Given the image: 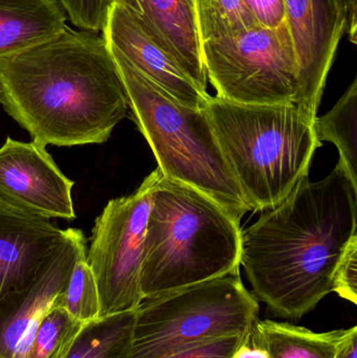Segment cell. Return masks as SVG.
<instances>
[{
    "label": "cell",
    "mask_w": 357,
    "mask_h": 358,
    "mask_svg": "<svg viewBox=\"0 0 357 358\" xmlns=\"http://www.w3.org/2000/svg\"><path fill=\"white\" fill-rule=\"evenodd\" d=\"M357 187L342 164L308 176L284 200L241 229L240 265L254 296L275 315L299 320L333 292L337 264L357 237Z\"/></svg>",
    "instance_id": "1"
},
{
    "label": "cell",
    "mask_w": 357,
    "mask_h": 358,
    "mask_svg": "<svg viewBox=\"0 0 357 358\" xmlns=\"http://www.w3.org/2000/svg\"><path fill=\"white\" fill-rule=\"evenodd\" d=\"M0 104L43 147L104 144L128 109L103 35L68 27L44 43L0 58Z\"/></svg>",
    "instance_id": "2"
},
{
    "label": "cell",
    "mask_w": 357,
    "mask_h": 358,
    "mask_svg": "<svg viewBox=\"0 0 357 358\" xmlns=\"http://www.w3.org/2000/svg\"><path fill=\"white\" fill-rule=\"evenodd\" d=\"M240 248V219L159 170L145 236L144 299L238 273Z\"/></svg>",
    "instance_id": "3"
},
{
    "label": "cell",
    "mask_w": 357,
    "mask_h": 358,
    "mask_svg": "<svg viewBox=\"0 0 357 358\" xmlns=\"http://www.w3.org/2000/svg\"><path fill=\"white\" fill-rule=\"evenodd\" d=\"M249 210L274 208L304 176L322 143L295 104L253 105L209 96L205 106Z\"/></svg>",
    "instance_id": "4"
},
{
    "label": "cell",
    "mask_w": 357,
    "mask_h": 358,
    "mask_svg": "<svg viewBox=\"0 0 357 358\" xmlns=\"http://www.w3.org/2000/svg\"><path fill=\"white\" fill-rule=\"evenodd\" d=\"M127 94L134 123L166 178L201 189L235 217L249 208L226 163L203 108L178 102L108 48Z\"/></svg>",
    "instance_id": "5"
},
{
    "label": "cell",
    "mask_w": 357,
    "mask_h": 358,
    "mask_svg": "<svg viewBox=\"0 0 357 358\" xmlns=\"http://www.w3.org/2000/svg\"><path fill=\"white\" fill-rule=\"evenodd\" d=\"M259 303L240 273L147 298L134 310L128 358H166L203 343L247 334Z\"/></svg>",
    "instance_id": "6"
},
{
    "label": "cell",
    "mask_w": 357,
    "mask_h": 358,
    "mask_svg": "<svg viewBox=\"0 0 357 358\" xmlns=\"http://www.w3.org/2000/svg\"><path fill=\"white\" fill-rule=\"evenodd\" d=\"M203 64L217 96L241 104H295L299 66L286 21L205 42Z\"/></svg>",
    "instance_id": "7"
},
{
    "label": "cell",
    "mask_w": 357,
    "mask_h": 358,
    "mask_svg": "<svg viewBox=\"0 0 357 358\" xmlns=\"http://www.w3.org/2000/svg\"><path fill=\"white\" fill-rule=\"evenodd\" d=\"M159 169L131 195L110 200L96 219L86 261L102 306V319L136 310L144 300L140 275L145 236Z\"/></svg>",
    "instance_id": "8"
},
{
    "label": "cell",
    "mask_w": 357,
    "mask_h": 358,
    "mask_svg": "<svg viewBox=\"0 0 357 358\" xmlns=\"http://www.w3.org/2000/svg\"><path fill=\"white\" fill-rule=\"evenodd\" d=\"M284 12L299 66L295 105L314 121L345 34V12L340 0H284Z\"/></svg>",
    "instance_id": "9"
},
{
    "label": "cell",
    "mask_w": 357,
    "mask_h": 358,
    "mask_svg": "<svg viewBox=\"0 0 357 358\" xmlns=\"http://www.w3.org/2000/svg\"><path fill=\"white\" fill-rule=\"evenodd\" d=\"M45 147L6 138L0 147V202L41 218H75L71 189Z\"/></svg>",
    "instance_id": "10"
},
{
    "label": "cell",
    "mask_w": 357,
    "mask_h": 358,
    "mask_svg": "<svg viewBox=\"0 0 357 358\" xmlns=\"http://www.w3.org/2000/svg\"><path fill=\"white\" fill-rule=\"evenodd\" d=\"M67 229L66 239L39 277L0 308V358H27L40 323L66 286L78 257L86 250L83 233Z\"/></svg>",
    "instance_id": "11"
},
{
    "label": "cell",
    "mask_w": 357,
    "mask_h": 358,
    "mask_svg": "<svg viewBox=\"0 0 357 358\" xmlns=\"http://www.w3.org/2000/svg\"><path fill=\"white\" fill-rule=\"evenodd\" d=\"M67 234L48 219L0 202V308L35 282Z\"/></svg>",
    "instance_id": "12"
},
{
    "label": "cell",
    "mask_w": 357,
    "mask_h": 358,
    "mask_svg": "<svg viewBox=\"0 0 357 358\" xmlns=\"http://www.w3.org/2000/svg\"><path fill=\"white\" fill-rule=\"evenodd\" d=\"M102 35L108 48L117 50L134 69L178 102L203 108L210 94L199 90L131 10L111 4Z\"/></svg>",
    "instance_id": "13"
},
{
    "label": "cell",
    "mask_w": 357,
    "mask_h": 358,
    "mask_svg": "<svg viewBox=\"0 0 357 358\" xmlns=\"http://www.w3.org/2000/svg\"><path fill=\"white\" fill-rule=\"evenodd\" d=\"M112 3L131 10L199 90L207 94L195 0H112Z\"/></svg>",
    "instance_id": "14"
},
{
    "label": "cell",
    "mask_w": 357,
    "mask_h": 358,
    "mask_svg": "<svg viewBox=\"0 0 357 358\" xmlns=\"http://www.w3.org/2000/svg\"><path fill=\"white\" fill-rule=\"evenodd\" d=\"M67 19L57 0H0V58L52 39Z\"/></svg>",
    "instance_id": "15"
},
{
    "label": "cell",
    "mask_w": 357,
    "mask_h": 358,
    "mask_svg": "<svg viewBox=\"0 0 357 358\" xmlns=\"http://www.w3.org/2000/svg\"><path fill=\"white\" fill-rule=\"evenodd\" d=\"M357 334V327L314 332L301 326L258 320L252 338L270 358H337L342 347Z\"/></svg>",
    "instance_id": "16"
},
{
    "label": "cell",
    "mask_w": 357,
    "mask_h": 358,
    "mask_svg": "<svg viewBox=\"0 0 357 358\" xmlns=\"http://www.w3.org/2000/svg\"><path fill=\"white\" fill-rule=\"evenodd\" d=\"M316 138L333 143L340 153L343 166L352 185L357 187V78L333 109L314 122Z\"/></svg>",
    "instance_id": "17"
},
{
    "label": "cell",
    "mask_w": 357,
    "mask_h": 358,
    "mask_svg": "<svg viewBox=\"0 0 357 358\" xmlns=\"http://www.w3.org/2000/svg\"><path fill=\"white\" fill-rule=\"evenodd\" d=\"M133 323L134 310L89 324L67 358H128Z\"/></svg>",
    "instance_id": "18"
},
{
    "label": "cell",
    "mask_w": 357,
    "mask_h": 358,
    "mask_svg": "<svg viewBox=\"0 0 357 358\" xmlns=\"http://www.w3.org/2000/svg\"><path fill=\"white\" fill-rule=\"evenodd\" d=\"M195 14L201 45L259 25L245 0H195Z\"/></svg>",
    "instance_id": "19"
},
{
    "label": "cell",
    "mask_w": 357,
    "mask_h": 358,
    "mask_svg": "<svg viewBox=\"0 0 357 358\" xmlns=\"http://www.w3.org/2000/svg\"><path fill=\"white\" fill-rule=\"evenodd\" d=\"M86 252L83 250L78 257L56 304L71 319L83 325H89L102 320V306L96 278L86 261Z\"/></svg>",
    "instance_id": "20"
},
{
    "label": "cell",
    "mask_w": 357,
    "mask_h": 358,
    "mask_svg": "<svg viewBox=\"0 0 357 358\" xmlns=\"http://www.w3.org/2000/svg\"><path fill=\"white\" fill-rule=\"evenodd\" d=\"M87 325L71 319L54 302L36 332L27 358H67Z\"/></svg>",
    "instance_id": "21"
},
{
    "label": "cell",
    "mask_w": 357,
    "mask_h": 358,
    "mask_svg": "<svg viewBox=\"0 0 357 358\" xmlns=\"http://www.w3.org/2000/svg\"><path fill=\"white\" fill-rule=\"evenodd\" d=\"M67 18L82 31L102 33L112 0H57Z\"/></svg>",
    "instance_id": "22"
},
{
    "label": "cell",
    "mask_w": 357,
    "mask_h": 358,
    "mask_svg": "<svg viewBox=\"0 0 357 358\" xmlns=\"http://www.w3.org/2000/svg\"><path fill=\"white\" fill-rule=\"evenodd\" d=\"M333 292L357 304V237L350 242L342 256L333 280Z\"/></svg>",
    "instance_id": "23"
},
{
    "label": "cell",
    "mask_w": 357,
    "mask_h": 358,
    "mask_svg": "<svg viewBox=\"0 0 357 358\" xmlns=\"http://www.w3.org/2000/svg\"><path fill=\"white\" fill-rule=\"evenodd\" d=\"M251 332L203 343L166 358H232Z\"/></svg>",
    "instance_id": "24"
},
{
    "label": "cell",
    "mask_w": 357,
    "mask_h": 358,
    "mask_svg": "<svg viewBox=\"0 0 357 358\" xmlns=\"http://www.w3.org/2000/svg\"><path fill=\"white\" fill-rule=\"evenodd\" d=\"M258 24L278 27L285 21L284 0H245Z\"/></svg>",
    "instance_id": "25"
},
{
    "label": "cell",
    "mask_w": 357,
    "mask_h": 358,
    "mask_svg": "<svg viewBox=\"0 0 357 358\" xmlns=\"http://www.w3.org/2000/svg\"><path fill=\"white\" fill-rule=\"evenodd\" d=\"M346 16L345 34L351 43L357 41V0H340Z\"/></svg>",
    "instance_id": "26"
},
{
    "label": "cell",
    "mask_w": 357,
    "mask_h": 358,
    "mask_svg": "<svg viewBox=\"0 0 357 358\" xmlns=\"http://www.w3.org/2000/svg\"><path fill=\"white\" fill-rule=\"evenodd\" d=\"M232 358H270L268 352L252 338V332L247 340L237 349Z\"/></svg>",
    "instance_id": "27"
},
{
    "label": "cell",
    "mask_w": 357,
    "mask_h": 358,
    "mask_svg": "<svg viewBox=\"0 0 357 358\" xmlns=\"http://www.w3.org/2000/svg\"><path fill=\"white\" fill-rule=\"evenodd\" d=\"M337 358H357V334H354L342 347Z\"/></svg>",
    "instance_id": "28"
}]
</instances>
